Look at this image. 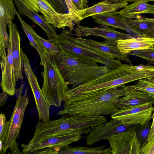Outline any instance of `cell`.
Listing matches in <instances>:
<instances>
[{"instance_id": "6da1fadb", "label": "cell", "mask_w": 154, "mask_h": 154, "mask_svg": "<svg viewBox=\"0 0 154 154\" xmlns=\"http://www.w3.org/2000/svg\"><path fill=\"white\" fill-rule=\"evenodd\" d=\"M152 72L133 73L130 65L123 64L120 67L109 69L106 72L73 88H68L64 93L63 106L97 93L140 79L154 75Z\"/></svg>"}, {"instance_id": "7a4b0ae2", "label": "cell", "mask_w": 154, "mask_h": 154, "mask_svg": "<svg viewBox=\"0 0 154 154\" xmlns=\"http://www.w3.org/2000/svg\"><path fill=\"white\" fill-rule=\"evenodd\" d=\"M125 94L122 87L111 88L63 106L57 114L86 117L112 115L119 109L118 100Z\"/></svg>"}, {"instance_id": "3957f363", "label": "cell", "mask_w": 154, "mask_h": 154, "mask_svg": "<svg viewBox=\"0 0 154 154\" xmlns=\"http://www.w3.org/2000/svg\"><path fill=\"white\" fill-rule=\"evenodd\" d=\"M57 64L66 84L72 88L83 84L107 72V66L96 62L60 52L54 56Z\"/></svg>"}, {"instance_id": "277c9868", "label": "cell", "mask_w": 154, "mask_h": 154, "mask_svg": "<svg viewBox=\"0 0 154 154\" xmlns=\"http://www.w3.org/2000/svg\"><path fill=\"white\" fill-rule=\"evenodd\" d=\"M44 67L42 91L51 105L60 107L64 93L69 87L57 64L54 56L47 54Z\"/></svg>"}, {"instance_id": "5b68a950", "label": "cell", "mask_w": 154, "mask_h": 154, "mask_svg": "<svg viewBox=\"0 0 154 154\" xmlns=\"http://www.w3.org/2000/svg\"><path fill=\"white\" fill-rule=\"evenodd\" d=\"M73 38L71 31L65 28L58 34L57 37L49 39L53 42L63 53L102 63L109 69L117 68L123 65L117 59L105 56L77 44Z\"/></svg>"}, {"instance_id": "8992f818", "label": "cell", "mask_w": 154, "mask_h": 154, "mask_svg": "<svg viewBox=\"0 0 154 154\" xmlns=\"http://www.w3.org/2000/svg\"><path fill=\"white\" fill-rule=\"evenodd\" d=\"M24 85V84H22L20 88L16 90L17 97L15 105L8 121V129L3 143V148L0 152V154H5L7 150L10 148L12 144L16 142L17 139L19 137L25 112L29 102L26 89L24 94L22 95Z\"/></svg>"}, {"instance_id": "52a82bcc", "label": "cell", "mask_w": 154, "mask_h": 154, "mask_svg": "<svg viewBox=\"0 0 154 154\" xmlns=\"http://www.w3.org/2000/svg\"><path fill=\"white\" fill-rule=\"evenodd\" d=\"M31 10L43 15L46 21L55 28L62 29L67 27L70 31L75 24L71 16L69 13L57 12L46 0H23Z\"/></svg>"}, {"instance_id": "ba28073f", "label": "cell", "mask_w": 154, "mask_h": 154, "mask_svg": "<svg viewBox=\"0 0 154 154\" xmlns=\"http://www.w3.org/2000/svg\"><path fill=\"white\" fill-rule=\"evenodd\" d=\"M21 50L23 71L34 95L39 121H49V109L51 105L46 99L39 87L36 77L31 67L29 59L21 48Z\"/></svg>"}, {"instance_id": "9c48e42d", "label": "cell", "mask_w": 154, "mask_h": 154, "mask_svg": "<svg viewBox=\"0 0 154 154\" xmlns=\"http://www.w3.org/2000/svg\"><path fill=\"white\" fill-rule=\"evenodd\" d=\"M80 132H72L30 140L27 144H22V153L32 154L39 149L50 147L57 152L63 147L81 140Z\"/></svg>"}, {"instance_id": "30bf717a", "label": "cell", "mask_w": 154, "mask_h": 154, "mask_svg": "<svg viewBox=\"0 0 154 154\" xmlns=\"http://www.w3.org/2000/svg\"><path fill=\"white\" fill-rule=\"evenodd\" d=\"M139 125H125L119 120L112 119L93 128L86 138V143L90 146L102 140H108L125 132L135 130Z\"/></svg>"}, {"instance_id": "8fae6325", "label": "cell", "mask_w": 154, "mask_h": 154, "mask_svg": "<svg viewBox=\"0 0 154 154\" xmlns=\"http://www.w3.org/2000/svg\"><path fill=\"white\" fill-rule=\"evenodd\" d=\"M153 104L147 103L119 109L111 118L121 121L124 125H143L152 118L154 110Z\"/></svg>"}, {"instance_id": "7c38bea8", "label": "cell", "mask_w": 154, "mask_h": 154, "mask_svg": "<svg viewBox=\"0 0 154 154\" xmlns=\"http://www.w3.org/2000/svg\"><path fill=\"white\" fill-rule=\"evenodd\" d=\"M75 34L74 35L78 37L84 36H94L101 37L105 38L103 43L112 45L117 46V41L133 37L130 34L117 31L114 28L107 26L101 27H88L77 25V27L73 29Z\"/></svg>"}, {"instance_id": "4fadbf2b", "label": "cell", "mask_w": 154, "mask_h": 154, "mask_svg": "<svg viewBox=\"0 0 154 154\" xmlns=\"http://www.w3.org/2000/svg\"><path fill=\"white\" fill-rule=\"evenodd\" d=\"M108 140L112 154H140L141 146L135 130L125 132Z\"/></svg>"}, {"instance_id": "5bb4252c", "label": "cell", "mask_w": 154, "mask_h": 154, "mask_svg": "<svg viewBox=\"0 0 154 154\" xmlns=\"http://www.w3.org/2000/svg\"><path fill=\"white\" fill-rule=\"evenodd\" d=\"M73 40L77 44L101 55L117 59L120 61H124L132 65L131 61L128 55L121 53L117 46L108 45L91 39H87L82 37L74 38Z\"/></svg>"}, {"instance_id": "9a60e30c", "label": "cell", "mask_w": 154, "mask_h": 154, "mask_svg": "<svg viewBox=\"0 0 154 154\" xmlns=\"http://www.w3.org/2000/svg\"><path fill=\"white\" fill-rule=\"evenodd\" d=\"M7 49V54L6 58L4 60H1L2 73L1 86L3 92L12 96L16 94L17 81L9 40Z\"/></svg>"}, {"instance_id": "2e32d148", "label": "cell", "mask_w": 154, "mask_h": 154, "mask_svg": "<svg viewBox=\"0 0 154 154\" xmlns=\"http://www.w3.org/2000/svg\"><path fill=\"white\" fill-rule=\"evenodd\" d=\"M94 22L102 26H111L119 29L129 33L133 37H141L136 31L127 24L126 18L119 11H115L94 15L91 16Z\"/></svg>"}, {"instance_id": "e0dca14e", "label": "cell", "mask_w": 154, "mask_h": 154, "mask_svg": "<svg viewBox=\"0 0 154 154\" xmlns=\"http://www.w3.org/2000/svg\"><path fill=\"white\" fill-rule=\"evenodd\" d=\"M11 45V54L13 60L16 79H23L22 64L20 48V37L17 27L12 21L8 25Z\"/></svg>"}, {"instance_id": "ac0fdd59", "label": "cell", "mask_w": 154, "mask_h": 154, "mask_svg": "<svg viewBox=\"0 0 154 154\" xmlns=\"http://www.w3.org/2000/svg\"><path fill=\"white\" fill-rule=\"evenodd\" d=\"M20 14L26 16L45 31L49 39L57 37L55 28L48 23L44 17L38 13L30 9L23 0H14Z\"/></svg>"}, {"instance_id": "d6986e66", "label": "cell", "mask_w": 154, "mask_h": 154, "mask_svg": "<svg viewBox=\"0 0 154 154\" xmlns=\"http://www.w3.org/2000/svg\"><path fill=\"white\" fill-rule=\"evenodd\" d=\"M128 4L127 2L114 3L108 0H103L92 6L77 11L75 23L79 25L81 21L87 17L98 14L116 11L124 8Z\"/></svg>"}, {"instance_id": "ffe728a7", "label": "cell", "mask_w": 154, "mask_h": 154, "mask_svg": "<svg viewBox=\"0 0 154 154\" xmlns=\"http://www.w3.org/2000/svg\"><path fill=\"white\" fill-rule=\"evenodd\" d=\"M122 87L125 90V94L118 100L119 109L147 103H154V98L147 93L129 88L125 85Z\"/></svg>"}, {"instance_id": "44dd1931", "label": "cell", "mask_w": 154, "mask_h": 154, "mask_svg": "<svg viewBox=\"0 0 154 154\" xmlns=\"http://www.w3.org/2000/svg\"><path fill=\"white\" fill-rule=\"evenodd\" d=\"M154 38L144 36L134 37L117 41V46L121 53L128 54L136 50L153 49Z\"/></svg>"}, {"instance_id": "7402d4cb", "label": "cell", "mask_w": 154, "mask_h": 154, "mask_svg": "<svg viewBox=\"0 0 154 154\" xmlns=\"http://www.w3.org/2000/svg\"><path fill=\"white\" fill-rule=\"evenodd\" d=\"M148 0H139L128 5L119 11L126 18L138 19L142 14H154V4H148Z\"/></svg>"}, {"instance_id": "603a6c76", "label": "cell", "mask_w": 154, "mask_h": 154, "mask_svg": "<svg viewBox=\"0 0 154 154\" xmlns=\"http://www.w3.org/2000/svg\"><path fill=\"white\" fill-rule=\"evenodd\" d=\"M57 154H112L111 147L105 148L104 145L89 147L80 146H67L59 151Z\"/></svg>"}, {"instance_id": "cb8c5ba5", "label": "cell", "mask_w": 154, "mask_h": 154, "mask_svg": "<svg viewBox=\"0 0 154 154\" xmlns=\"http://www.w3.org/2000/svg\"><path fill=\"white\" fill-rule=\"evenodd\" d=\"M14 2V0H0V29H6L16 15Z\"/></svg>"}, {"instance_id": "d4e9b609", "label": "cell", "mask_w": 154, "mask_h": 154, "mask_svg": "<svg viewBox=\"0 0 154 154\" xmlns=\"http://www.w3.org/2000/svg\"><path fill=\"white\" fill-rule=\"evenodd\" d=\"M127 24L142 36L154 29V18L142 17L138 19L126 18Z\"/></svg>"}, {"instance_id": "484cf974", "label": "cell", "mask_w": 154, "mask_h": 154, "mask_svg": "<svg viewBox=\"0 0 154 154\" xmlns=\"http://www.w3.org/2000/svg\"><path fill=\"white\" fill-rule=\"evenodd\" d=\"M16 15L20 21L23 30L29 41V44L37 51L41 59L40 64L44 66L45 63L47 54L45 50L34 38L26 27L25 25L26 22L21 17L19 13L17 11L16 12Z\"/></svg>"}, {"instance_id": "4316f807", "label": "cell", "mask_w": 154, "mask_h": 154, "mask_svg": "<svg viewBox=\"0 0 154 154\" xmlns=\"http://www.w3.org/2000/svg\"><path fill=\"white\" fill-rule=\"evenodd\" d=\"M126 86L134 90L146 93L154 98V75L140 79L134 85Z\"/></svg>"}, {"instance_id": "83f0119b", "label": "cell", "mask_w": 154, "mask_h": 154, "mask_svg": "<svg viewBox=\"0 0 154 154\" xmlns=\"http://www.w3.org/2000/svg\"><path fill=\"white\" fill-rule=\"evenodd\" d=\"M25 25L34 38L44 48L47 54L55 56L60 52V50L53 42L49 39H45L40 37L37 34L33 28L26 22H25Z\"/></svg>"}, {"instance_id": "f1b7e54d", "label": "cell", "mask_w": 154, "mask_h": 154, "mask_svg": "<svg viewBox=\"0 0 154 154\" xmlns=\"http://www.w3.org/2000/svg\"><path fill=\"white\" fill-rule=\"evenodd\" d=\"M152 119H149L143 125H139L135 129L137 138L141 147L147 142L151 129Z\"/></svg>"}, {"instance_id": "f546056e", "label": "cell", "mask_w": 154, "mask_h": 154, "mask_svg": "<svg viewBox=\"0 0 154 154\" xmlns=\"http://www.w3.org/2000/svg\"><path fill=\"white\" fill-rule=\"evenodd\" d=\"M128 54L141 57L146 60L148 65L154 64V49L134 51Z\"/></svg>"}, {"instance_id": "4dcf8cb0", "label": "cell", "mask_w": 154, "mask_h": 154, "mask_svg": "<svg viewBox=\"0 0 154 154\" xmlns=\"http://www.w3.org/2000/svg\"><path fill=\"white\" fill-rule=\"evenodd\" d=\"M9 128V123L5 115L3 113L0 115V141L3 143Z\"/></svg>"}, {"instance_id": "1f68e13d", "label": "cell", "mask_w": 154, "mask_h": 154, "mask_svg": "<svg viewBox=\"0 0 154 154\" xmlns=\"http://www.w3.org/2000/svg\"><path fill=\"white\" fill-rule=\"evenodd\" d=\"M58 12L65 13L67 8L64 0H46Z\"/></svg>"}, {"instance_id": "d6a6232c", "label": "cell", "mask_w": 154, "mask_h": 154, "mask_svg": "<svg viewBox=\"0 0 154 154\" xmlns=\"http://www.w3.org/2000/svg\"><path fill=\"white\" fill-rule=\"evenodd\" d=\"M131 69L133 73L136 72H152V70L154 66L150 65H145L140 64L138 65H130Z\"/></svg>"}, {"instance_id": "836d02e7", "label": "cell", "mask_w": 154, "mask_h": 154, "mask_svg": "<svg viewBox=\"0 0 154 154\" xmlns=\"http://www.w3.org/2000/svg\"><path fill=\"white\" fill-rule=\"evenodd\" d=\"M140 154H154V136L150 140L141 147Z\"/></svg>"}, {"instance_id": "e575fe53", "label": "cell", "mask_w": 154, "mask_h": 154, "mask_svg": "<svg viewBox=\"0 0 154 154\" xmlns=\"http://www.w3.org/2000/svg\"><path fill=\"white\" fill-rule=\"evenodd\" d=\"M67 6L68 13L71 16L75 23L76 19L77 11L79 10L73 4L72 0H64Z\"/></svg>"}, {"instance_id": "d590c367", "label": "cell", "mask_w": 154, "mask_h": 154, "mask_svg": "<svg viewBox=\"0 0 154 154\" xmlns=\"http://www.w3.org/2000/svg\"><path fill=\"white\" fill-rule=\"evenodd\" d=\"M72 1L75 6L79 10L88 7L87 0H72Z\"/></svg>"}, {"instance_id": "8d00e7d4", "label": "cell", "mask_w": 154, "mask_h": 154, "mask_svg": "<svg viewBox=\"0 0 154 154\" xmlns=\"http://www.w3.org/2000/svg\"><path fill=\"white\" fill-rule=\"evenodd\" d=\"M32 154H57V152L55 150L51 147H49L46 148V149L41 150H38Z\"/></svg>"}, {"instance_id": "74e56055", "label": "cell", "mask_w": 154, "mask_h": 154, "mask_svg": "<svg viewBox=\"0 0 154 154\" xmlns=\"http://www.w3.org/2000/svg\"><path fill=\"white\" fill-rule=\"evenodd\" d=\"M10 148L12 154H23L22 152H21L20 151L18 148V146L17 142L12 144Z\"/></svg>"}, {"instance_id": "f35d334b", "label": "cell", "mask_w": 154, "mask_h": 154, "mask_svg": "<svg viewBox=\"0 0 154 154\" xmlns=\"http://www.w3.org/2000/svg\"><path fill=\"white\" fill-rule=\"evenodd\" d=\"M9 94L7 93L3 92L0 95V105L1 106L3 105L5 103Z\"/></svg>"}, {"instance_id": "ab89813d", "label": "cell", "mask_w": 154, "mask_h": 154, "mask_svg": "<svg viewBox=\"0 0 154 154\" xmlns=\"http://www.w3.org/2000/svg\"><path fill=\"white\" fill-rule=\"evenodd\" d=\"M152 122L150 133L147 142L150 140L154 136V112L152 114Z\"/></svg>"}, {"instance_id": "60d3db41", "label": "cell", "mask_w": 154, "mask_h": 154, "mask_svg": "<svg viewBox=\"0 0 154 154\" xmlns=\"http://www.w3.org/2000/svg\"><path fill=\"white\" fill-rule=\"evenodd\" d=\"M143 36L154 38V29L150 31L144 35Z\"/></svg>"}, {"instance_id": "b9f144b4", "label": "cell", "mask_w": 154, "mask_h": 154, "mask_svg": "<svg viewBox=\"0 0 154 154\" xmlns=\"http://www.w3.org/2000/svg\"><path fill=\"white\" fill-rule=\"evenodd\" d=\"M114 3L119 2H134L139 0H108Z\"/></svg>"}, {"instance_id": "7bdbcfd3", "label": "cell", "mask_w": 154, "mask_h": 154, "mask_svg": "<svg viewBox=\"0 0 154 154\" xmlns=\"http://www.w3.org/2000/svg\"><path fill=\"white\" fill-rule=\"evenodd\" d=\"M3 148V143L0 141V152L2 150Z\"/></svg>"}, {"instance_id": "ee69618b", "label": "cell", "mask_w": 154, "mask_h": 154, "mask_svg": "<svg viewBox=\"0 0 154 154\" xmlns=\"http://www.w3.org/2000/svg\"><path fill=\"white\" fill-rule=\"evenodd\" d=\"M152 72L153 73V74L154 75V68L152 70Z\"/></svg>"}, {"instance_id": "f6af8a7d", "label": "cell", "mask_w": 154, "mask_h": 154, "mask_svg": "<svg viewBox=\"0 0 154 154\" xmlns=\"http://www.w3.org/2000/svg\"><path fill=\"white\" fill-rule=\"evenodd\" d=\"M148 1H149V2L154 1V0H148Z\"/></svg>"}, {"instance_id": "bcb514c9", "label": "cell", "mask_w": 154, "mask_h": 154, "mask_svg": "<svg viewBox=\"0 0 154 154\" xmlns=\"http://www.w3.org/2000/svg\"><path fill=\"white\" fill-rule=\"evenodd\" d=\"M153 48L154 49V45L153 46Z\"/></svg>"}]
</instances>
